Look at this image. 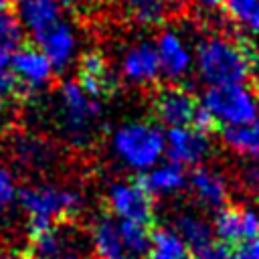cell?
I'll use <instances>...</instances> for the list:
<instances>
[{
    "label": "cell",
    "mask_w": 259,
    "mask_h": 259,
    "mask_svg": "<svg viewBox=\"0 0 259 259\" xmlns=\"http://www.w3.org/2000/svg\"><path fill=\"white\" fill-rule=\"evenodd\" d=\"M18 200L28 214V231L63 225L81 208V196L75 190L51 184L24 188L18 192Z\"/></svg>",
    "instance_id": "cell-2"
},
{
    "label": "cell",
    "mask_w": 259,
    "mask_h": 259,
    "mask_svg": "<svg viewBox=\"0 0 259 259\" xmlns=\"http://www.w3.org/2000/svg\"><path fill=\"white\" fill-rule=\"evenodd\" d=\"M249 182H251V184H255V186H259V166L251 172V180H249Z\"/></svg>",
    "instance_id": "cell-32"
},
{
    "label": "cell",
    "mask_w": 259,
    "mask_h": 259,
    "mask_svg": "<svg viewBox=\"0 0 259 259\" xmlns=\"http://www.w3.org/2000/svg\"><path fill=\"white\" fill-rule=\"evenodd\" d=\"M16 196H18V192H16V186H14L10 172L0 166V212L6 210L14 202Z\"/></svg>",
    "instance_id": "cell-27"
},
{
    "label": "cell",
    "mask_w": 259,
    "mask_h": 259,
    "mask_svg": "<svg viewBox=\"0 0 259 259\" xmlns=\"http://www.w3.org/2000/svg\"><path fill=\"white\" fill-rule=\"evenodd\" d=\"M160 71L170 81H180L190 69H192V53L184 38L176 30H164L160 32L158 40L154 42Z\"/></svg>",
    "instance_id": "cell-13"
},
{
    "label": "cell",
    "mask_w": 259,
    "mask_h": 259,
    "mask_svg": "<svg viewBox=\"0 0 259 259\" xmlns=\"http://www.w3.org/2000/svg\"><path fill=\"white\" fill-rule=\"evenodd\" d=\"M221 132H223V142L227 148L247 158H259V127L255 123L225 127Z\"/></svg>",
    "instance_id": "cell-21"
},
{
    "label": "cell",
    "mask_w": 259,
    "mask_h": 259,
    "mask_svg": "<svg viewBox=\"0 0 259 259\" xmlns=\"http://www.w3.org/2000/svg\"><path fill=\"white\" fill-rule=\"evenodd\" d=\"M36 47L42 51V55L51 61L55 71H63L71 65L77 53V36L69 22L63 18L55 22L53 26L45 28L42 32L34 34Z\"/></svg>",
    "instance_id": "cell-12"
},
{
    "label": "cell",
    "mask_w": 259,
    "mask_h": 259,
    "mask_svg": "<svg viewBox=\"0 0 259 259\" xmlns=\"http://www.w3.org/2000/svg\"><path fill=\"white\" fill-rule=\"evenodd\" d=\"M233 259H259V237L233 247Z\"/></svg>",
    "instance_id": "cell-28"
},
{
    "label": "cell",
    "mask_w": 259,
    "mask_h": 259,
    "mask_svg": "<svg viewBox=\"0 0 259 259\" xmlns=\"http://www.w3.org/2000/svg\"><path fill=\"white\" fill-rule=\"evenodd\" d=\"M10 259H12V257H10Z\"/></svg>",
    "instance_id": "cell-35"
},
{
    "label": "cell",
    "mask_w": 259,
    "mask_h": 259,
    "mask_svg": "<svg viewBox=\"0 0 259 259\" xmlns=\"http://www.w3.org/2000/svg\"><path fill=\"white\" fill-rule=\"evenodd\" d=\"M186 0H125L132 16L142 24H156L172 8L182 6Z\"/></svg>",
    "instance_id": "cell-23"
},
{
    "label": "cell",
    "mask_w": 259,
    "mask_h": 259,
    "mask_svg": "<svg viewBox=\"0 0 259 259\" xmlns=\"http://www.w3.org/2000/svg\"><path fill=\"white\" fill-rule=\"evenodd\" d=\"M119 259H136V257H119Z\"/></svg>",
    "instance_id": "cell-34"
},
{
    "label": "cell",
    "mask_w": 259,
    "mask_h": 259,
    "mask_svg": "<svg viewBox=\"0 0 259 259\" xmlns=\"http://www.w3.org/2000/svg\"><path fill=\"white\" fill-rule=\"evenodd\" d=\"M150 194H174L188 184L186 170L176 162H158L138 178Z\"/></svg>",
    "instance_id": "cell-18"
},
{
    "label": "cell",
    "mask_w": 259,
    "mask_h": 259,
    "mask_svg": "<svg viewBox=\"0 0 259 259\" xmlns=\"http://www.w3.org/2000/svg\"><path fill=\"white\" fill-rule=\"evenodd\" d=\"M16 16L32 36L63 18L59 0H18Z\"/></svg>",
    "instance_id": "cell-17"
},
{
    "label": "cell",
    "mask_w": 259,
    "mask_h": 259,
    "mask_svg": "<svg viewBox=\"0 0 259 259\" xmlns=\"http://www.w3.org/2000/svg\"><path fill=\"white\" fill-rule=\"evenodd\" d=\"M212 235L231 247L259 237V212L249 206H223L212 221Z\"/></svg>",
    "instance_id": "cell-11"
},
{
    "label": "cell",
    "mask_w": 259,
    "mask_h": 259,
    "mask_svg": "<svg viewBox=\"0 0 259 259\" xmlns=\"http://www.w3.org/2000/svg\"><path fill=\"white\" fill-rule=\"evenodd\" d=\"M202 107L214 125L225 130L255 123L259 99L249 85H214L206 89Z\"/></svg>",
    "instance_id": "cell-4"
},
{
    "label": "cell",
    "mask_w": 259,
    "mask_h": 259,
    "mask_svg": "<svg viewBox=\"0 0 259 259\" xmlns=\"http://www.w3.org/2000/svg\"><path fill=\"white\" fill-rule=\"evenodd\" d=\"M152 111L160 123L168 125V130L186 127L194 123L200 111V103L188 87H184L182 83H170L158 89V93L154 95Z\"/></svg>",
    "instance_id": "cell-8"
},
{
    "label": "cell",
    "mask_w": 259,
    "mask_h": 259,
    "mask_svg": "<svg viewBox=\"0 0 259 259\" xmlns=\"http://www.w3.org/2000/svg\"><path fill=\"white\" fill-rule=\"evenodd\" d=\"M227 16L249 34H259V0H223Z\"/></svg>",
    "instance_id": "cell-22"
},
{
    "label": "cell",
    "mask_w": 259,
    "mask_h": 259,
    "mask_svg": "<svg viewBox=\"0 0 259 259\" xmlns=\"http://www.w3.org/2000/svg\"><path fill=\"white\" fill-rule=\"evenodd\" d=\"M210 152L208 134L186 125V127H170L164 136V154L170 162L186 166H198Z\"/></svg>",
    "instance_id": "cell-9"
},
{
    "label": "cell",
    "mask_w": 259,
    "mask_h": 259,
    "mask_svg": "<svg viewBox=\"0 0 259 259\" xmlns=\"http://www.w3.org/2000/svg\"><path fill=\"white\" fill-rule=\"evenodd\" d=\"M188 186L194 198L206 208H223L229 196L227 178L212 168H196L188 176Z\"/></svg>",
    "instance_id": "cell-15"
},
{
    "label": "cell",
    "mask_w": 259,
    "mask_h": 259,
    "mask_svg": "<svg viewBox=\"0 0 259 259\" xmlns=\"http://www.w3.org/2000/svg\"><path fill=\"white\" fill-rule=\"evenodd\" d=\"M12 51H14V49L0 45V73H2V71H8V67H10V57H12Z\"/></svg>",
    "instance_id": "cell-30"
},
{
    "label": "cell",
    "mask_w": 259,
    "mask_h": 259,
    "mask_svg": "<svg viewBox=\"0 0 259 259\" xmlns=\"http://www.w3.org/2000/svg\"><path fill=\"white\" fill-rule=\"evenodd\" d=\"M121 75L136 85H152L160 79V63L156 55V47L148 40H140L130 45L121 57Z\"/></svg>",
    "instance_id": "cell-14"
},
{
    "label": "cell",
    "mask_w": 259,
    "mask_h": 259,
    "mask_svg": "<svg viewBox=\"0 0 259 259\" xmlns=\"http://www.w3.org/2000/svg\"><path fill=\"white\" fill-rule=\"evenodd\" d=\"M111 148L125 166L146 172L164 156V134L154 123L130 121L113 132Z\"/></svg>",
    "instance_id": "cell-3"
},
{
    "label": "cell",
    "mask_w": 259,
    "mask_h": 259,
    "mask_svg": "<svg viewBox=\"0 0 259 259\" xmlns=\"http://www.w3.org/2000/svg\"><path fill=\"white\" fill-rule=\"evenodd\" d=\"M204 8L208 10H214V8H223V0H198Z\"/></svg>",
    "instance_id": "cell-31"
},
{
    "label": "cell",
    "mask_w": 259,
    "mask_h": 259,
    "mask_svg": "<svg viewBox=\"0 0 259 259\" xmlns=\"http://www.w3.org/2000/svg\"><path fill=\"white\" fill-rule=\"evenodd\" d=\"M77 85L93 99L109 97L117 89V75L99 51H85L77 63Z\"/></svg>",
    "instance_id": "cell-10"
},
{
    "label": "cell",
    "mask_w": 259,
    "mask_h": 259,
    "mask_svg": "<svg viewBox=\"0 0 259 259\" xmlns=\"http://www.w3.org/2000/svg\"><path fill=\"white\" fill-rule=\"evenodd\" d=\"M119 231H121L123 251L127 255L140 257L150 251V241H152V231H154L150 225L119 221Z\"/></svg>",
    "instance_id": "cell-24"
},
{
    "label": "cell",
    "mask_w": 259,
    "mask_h": 259,
    "mask_svg": "<svg viewBox=\"0 0 259 259\" xmlns=\"http://www.w3.org/2000/svg\"><path fill=\"white\" fill-rule=\"evenodd\" d=\"M255 125L259 127V109H257V117H255Z\"/></svg>",
    "instance_id": "cell-33"
},
{
    "label": "cell",
    "mask_w": 259,
    "mask_h": 259,
    "mask_svg": "<svg viewBox=\"0 0 259 259\" xmlns=\"http://www.w3.org/2000/svg\"><path fill=\"white\" fill-rule=\"evenodd\" d=\"M174 233L184 241V245L188 249H192L194 253L198 249H202L206 243H210L214 237H212V227L198 214H190V212H184L176 219V227H174Z\"/></svg>",
    "instance_id": "cell-19"
},
{
    "label": "cell",
    "mask_w": 259,
    "mask_h": 259,
    "mask_svg": "<svg viewBox=\"0 0 259 259\" xmlns=\"http://www.w3.org/2000/svg\"><path fill=\"white\" fill-rule=\"evenodd\" d=\"M150 259H196L184 241L174 233V229H156L152 231L150 241Z\"/></svg>",
    "instance_id": "cell-20"
},
{
    "label": "cell",
    "mask_w": 259,
    "mask_h": 259,
    "mask_svg": "<svg viewBox=\"0 0 259 259\" xmlns=\"http://www.w3.org/2000/svg\"><path fill=\"white\" fill-rule=\"evenodd\" d=\"M194 65L208 87L247 85L259 77V51L249 38L208 34L196 45Z\"/></svg>",
    "instance_id": "cell-1"
},
{
    "label": "cell",
    "mask_w": 259,
    "mask_h": 259,
    "mask_svg": "<svg viewBox=\"0 0 259 259\" xmlns=\"http://www.w3.org/2000/svg\"><path fill=\"white\" fill-rule=\"evenodd\" d=\"M196 259H233V247L229 243H223L219 239H212L202 249L194 253Z\"/></svg>",
    "instance_id": "cell-26"
},
{
    "label": "cell",
    "mask_w": 259,
    "mask_h": 259,
    "mask_svg": "<svg viewBox=\"0 0 259 259\" xmlns=\"http://www.w3.org/2000/svg\"><path fill=\"white\" fill-rule=\"evenodd\" d=\"M91 249L99 259H119L123 257V243L119 221L109 212L97 217L91 225Z\"/></svg>",
    "instance_id": "cell-16"
},
{
    "label": "cell",
    "mask_w": 259,
    "mask_h": 259,
    "mask_svg": "<svg viewBox=\"0 0 259 259\" xmlns=\"http://www.w3.org/2000/svg\"><path fill=\"white\" fill-rule=\"evenodd\" d=\"M20 42V22L8 0H0V45L16 49Z\"/></svg>",
    "instance_id": "cell-25"
},
{
    "label": "cell",
    "mask_w": 259,
    "mask_h": 259,
    "mask_svg": "<svg viewBox=\"0 0 259 259\" xmlns=\"http://www.w3.org/2000/svg\"><path fill=\"white\" fill-rule=\"evenodd\" d=\"M101 107L99 101L87 95L77 81H65L57 91V117L61 130L71 140L83 142L95 130Z\"/></svg>",
    "instance_id": "cell-5"
},
{
    "label": "cell",
    "mask_w": 259,
    "mask_h": 259,
    "mask_svg": "<svg viewBox=\"0 0 259 259\" xmlns=\"http://www.w3.org/2000/svg\"><path fill=\"white\" fill-rule=\"evenodd\" d=\"M14 95H18V87H16L10 71H2L0 73V103L12 99Z\"/></svg>",
    "instance_id": "cell-29"
},
{
    "label": "cell",
    "mask_w": 259,
    "mask_h": 259,
    "mask_svg": "<svg viewBox=\"0 0 259 259\" xmlns=\"http://www.w3.org/2000/svg\"><path fill=\"white\" fill-rule=\"evenodd\" d=\"M8 71L18 87V93L24 95L42 91L55 75L51 61L36 45H18L12 51Z\"/></svg>",
    "instance_id": "cell-7"
},
{
    "label": "cell",
    "mask_w": 259,
    "mask_h": 259,
    "mask_svg": "<svg viewBox=\"0 0 259 259\" xmlns=\"http://www.w3.org/2000/svg\"><path fill=\"white\" fill-rule=\"evenodd\" d=\"M109 214L125 223L154 225V196L140 180H123L111 184L107 192Z\"/></svg>",
    "instance_id": "cell-6"
}]
</instances>
